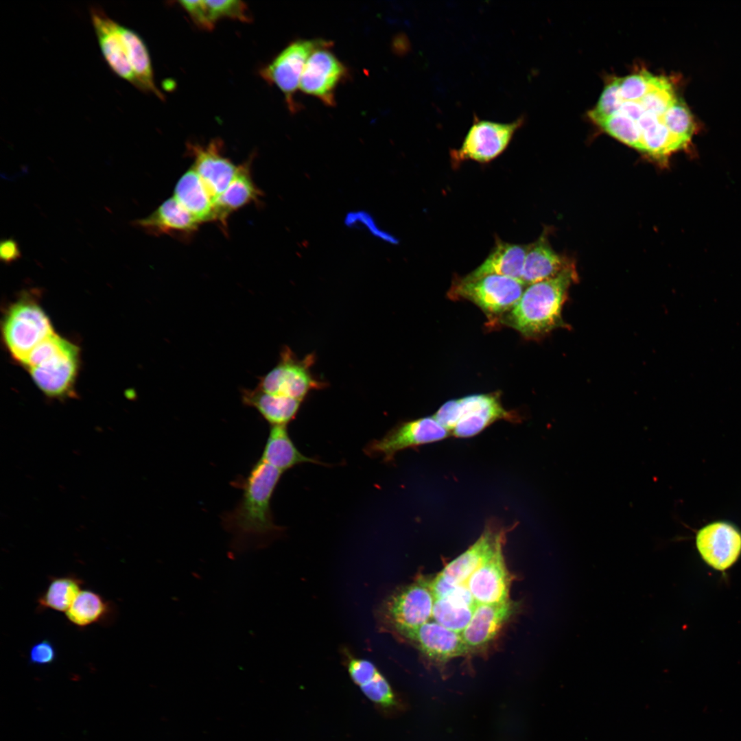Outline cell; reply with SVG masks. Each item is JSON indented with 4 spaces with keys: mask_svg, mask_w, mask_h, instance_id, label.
<instances>
[{
    "mask_svg": "<svg viewBox=\"0 0 741 741\" xmlns=\"http://www.w3.org/2000/svg\"><path fill=\"white\" fill-rule=\"evenodd\" d=\"M283 473L259 459L247 477L237 482L242 497L222 516V526L231 535L232 554L265 548L283 533L284 528L274 523L270 504Z\"/></svg>",
    "mask_w": 741,
    "mask_h": 741,
    "instance_id": "1",
    "label": "cell"
},
{
    "mask_svg": "<svg viewBox=\"0 0 741 741\" xmlns=\"http://www.w3.org/2000/svg\"><path fill=\"white\" fill-rule=\"evenodd\" d=\"M576 276L570 264L556 276L528 285L516 305L502 317V322L529 338L566 327L562 309Z\"/></svg>",
    "mask_w": 741,
    "mask_h": 741,
    "instance_id": "2",
    "label": "cell"
},
{
    "mask_svg": "<svg viewBox=\"0 0 741 741\" xmlns=\"http://www.w3.org/2000/svg\"><path fill=\"white\" fill-rule=\"evenodd\" d=\"M78 347L55 333L30 353L23 364L38 388L50 397L64 395L75 381Z\"/></svg>",
    "mask_w": 741,
    "mask_h": 741,
    "instance_id": "3",
    "label": "cell"
},
{
    "mask_svg": "<svg viewBox=\"0 0 741 741\" xmlns=\"http://www.w3.org/2000/svg\"><path fill=\"white\" fill-rule=\"evenodd\" d=\"M444 425L456 438L478 434L491 423L504 419L515 421L517 416L504 408L495 394H478L447 401L439 409Z\"/></svg>",
    "mask_w": 741,
    "mask_h": 741,
    "instance_id": "4",
    "label": "cell"
},
{
    "mask_svg": "<svg viewBox=\"0 0 741 741\" xmlns=\"http://www.w3.org/2000/svg\"><path fill=\"white\" fill-rule=\"evenodd\" d=\"M315 362L314 353L299 358L290 347L284 346L277 364L259 378L256 388L269 394L303 401L311 392L328 386L313 374L311 367Z\"/></svg>",
    "mask_w": 741,
    "mask_h": 741,
    "instance_id": "5",
    "label": "cell"
},
{
    "mask_svg": "<svg viewBox=\"0 0 741 741\" xmlns=\"http://www.w3.org/2000/svg\"><path fill=\"white\" fill-rule=\"evenodd\" d=\"M525 286L520 281L500 275L466 276L455 281L449 296L473 303L490 318L502 317L519 301Z\"/></svg>",
    "mask_w": 741,
    "mask_h": 741,
    "instance_id": "6",
    "label": "cell"
},
{
    "mask_svg": "<svg viewBox=\"0 0 741 741\" xmlns=\"http://www.w3.org/2000/svg\"><path fill=\"white\" fill-rule=\"evenodd\" d=\"M50 321L34 301L21 299L8 310L3 324V335L11 355L23 364L40 343L54 334Z\"/></svg>",
    "mask_w": 741,
    "mask_h": 741,
    "instance_id": "7",
    "label": "cell"
},
{
    "mask_svg": "<svg viewBox=\"0 0 741 741\" xmlns=\"http://www.w3.org/2000/svg\"><path fill=\"white\" fill-rule=\"evenodd\" d=\"M524 122L521 116L513 121L503 123L482 119L474 115L461 146L451 151V157L460 162L466 160L489 162L505 150Z\"/></svg>",
    "mask_w": 741,
    "mask_h": 741,
    "instance_id": "8",
    "label": "cell"
},
{
    "mask_svg": "<svg viewBox=\"0 0 741 741\" xmlns=\"http://www.w3.org/2000/svg\"><path fill=\"white\" fill-rule=\"evenodd\" d=\"M449 435L433 416H425L398 423L381 438L370 441L364 451L370 457H381L390 463L400 451L439 441Z\"/></svg>",
    "mask_w": 741,
    "mask_h": 741,
    "instance_id": "9",
    "label": "cell"
},
{
    "mask_svg": "<svg viewBox=\"0 0 741 741\" xmlns=\"http://www.w3.org/2000/svg\"><path fill=\"white\" fill-rule=\"evenodd\" d=\"M327 41L321 39H299L285 47L260 71L261 77L274 84L284 94L291 112L298 109L294 94L299 84L304 67L311 54Z\"/></svg>",
    "mask_w": 741,
    "mask_h": 741,
    "instance_id": "10",
    "label": "cell"
},
{
    "mask_svg": "<svg viewBox=\"0 0 741 741\" xmlns=\"http://www.w3.org/2000/svg\"><path fill=\"white\" fill-rule=\"evenodd\" d=\"M331 45L327 42L311 54L299 84L302 92L329 106L335 104L336 89L349 76L346 67L330 50Z\"/></svg>",
    "mask_w": 741,
    "mask_h": 741,
    "instance_id": "11",
    "label": "cell"
},
{
    "mask_svg": "<svg viewBox=\"0 0 741 741\" xmlns=\"http://www.w3.org/2000/svg\"><path fill=\"white\" fill-rule=\"evenodd\" d=\"M434 597L424 578L395 595L388 607L390 619L403 636L432 619Z\"/></svg>",
    "mask_w": 741,
    "mask_h": 741,
    "instance_id": "12",
    "label": "cell"
},
{
    "mask_svg": "<svg viewBox=\"0 0 741 741\" xmlns=\"http://www.w3.org/2000/svg\"><path fill=\"white\" fill-rule=\"evenodd\" d=\"M696 545L709 566L724 571L733 565L741 554V533L728 522H712L699 530Z\"/></svg>",
    "mask_w": 741,
    "mask_h": 741,
    "instance_id": "13",
    "label": "cell"
},
{
    "mask_svg": "<svg viewBox=\"0 0 741 741\" xmlns=\"http://www.w3.org/2000/svg\"><path fill=\"white\" fill-rule=\"evenodd\" d=\"M504 539L467 581L466 585L477 604H498L510 600L511 576L503 554Z\"/></svg>",
    "mask_w": 741,
    "mask_h": 741,
    "instance_id": "14",
    "label": "cell"
},
{
    "mask_svg": "<svg viewBox=\"0 0 741 741\" xmlns=\"http://www.w3.org/2000/svg\"><path fill=\"white\" fill-rule=\"evenodd\" d=\"M222 148L219 139H213L205 145L187 144L189 154L193 159L192 168L214 200L226 190L239 167L224 156Z\"/></svg>",
    "mask_w": 741,
    "mask_h": 741,
    "instance_id": "15",
    "label": "cell"
},
{
    "mask_svg": "<svg viewBox=\"0 0 741 741\" xmlns=\"http://www.w3.org/2000/svg\"><path fill=\"white\" fill-rule=\"evenodd\" d=\"M90 14L101 52L110 69L117 76L137 87L136 78L120 32V24L99 6H92Z\"/></svg>",
    "mask_w": 741,
    "mask_h": 741,
    "instance_id": "16",
    "label": "cell"
},
{
    "mask_svg": "<svg viewBox=\"0 0 741 741\" xmlns=\"http://www.w3.org/2000/svg\"><path fill=\"white\" fill-rule=\"evenodd\" d=\"M404 637L414 642L423 654L438 665L469 653L461 633L450 630L432 620L426 622Z\"/></svg>",
    "mask_w": 741,
    "mask_h": 741,
    "instance_id": "17",
    "label": "cell"
},
{
    "mask_svg": "<svg viewBox=\"0 0 741 741\" xmlns=\"http://www.w3.org/2000/svg\"><path fill=\"white\" fill-rule=\"evenodd\" d=\"M516 607L510 599L498 604H478L469 623L461 633L469 653L487 646L515 613Z\"/></svg>",
    "mask_w": 741,
    "mask_h": 741,
    "instance_id": "18",
    "label": "cell"
},
{
    "mask_svg": "<svg viewBox=\"0 0 741 741\" xmlns=\"http://www.w3.org/2000/svg\"><path fill=\"white\" fill-rule=\"evenodd\" d=\"M504 531L486 527L478 539L464 552L449 562L439 573L446 581L466 585L472 574L495 552L505 538Z\"/></svg>",
    "mask_w": 741,
    "mask_h": 741,
    "instance_id": "19",
    "label": "cell"
},
{
    "mask_svg": "<svg viewBox=\"0 0 741 741\" xmlns=\"http://www.w3.org/2000/svg\"><path fill=\"white\" fill-rule=\"evenodd\" d=\"M148 234H163L187 237L198 230L200 223L172 197L163 202L148 216L132 222Z\"/></svg>",
    "mask_w": 741,
    "mask_h": 741,
    "instance_id": "20",
    "label": "cell"
},
{
    "mask_svg": "<svg viewBox=\"0 0 741 741\" xmlns=\"http://www.w3.org/2000/svg\"><path fill=\"white\" fill-rule=\"evenodd\" d=\"M250 162L238 167V169L226 190L215 200V220L225 228L229 215L252 202L257 201L262 195L254 183L250 174Z\"/></svg>",
    "mask_w": 741,
    "mask_h": 741,
    "instance_id": "21",
    "label": "cell"
},
{
    "mask_svg": "<svg viewBox=\"0 0 741 741\" xmlns=\"http://www.w3.org/2000/svg\"><path fill=\"white\" fill-rule=\"evenodd\" d=\"M174 198L200 224L215 220V200L192 167L178 181Z\"/></svg>",
    "mask_w": 741,
    "mask_h": 741,
    "instance_id": "22",
    "label": "cell"
},
{
    "mask_svg": "<svg viewBox=\"0 0 741 741\" xmlns=\"http://www.w3.org/2000/svg\"><path fill=\"white\" fill-rule=\"evenodd\" d=\"M241 395L243 403L255 408L271 426L287 425L296 418L303 402L269 394L257 388L243 389Z\"/></svg>",
    "mask_w": 741,
    "mask_h": 741,
    "instance_id": "23",
    "label": "cell"
},
{
    "mask_svg": "<svg viewBox=\"0 0 741 741\" xmlns=\"http://www.w3.org/2000/svg\"><path fill=\"white\" fill-rule=\"evenodd\" d=\"M570 264L554 252L548 242L541 237L527 246L521 281L525 285H530L552 278Z\"/></svg>",
    "mask_w": 741,
    "mask_h": 741,
    "instance_id": "24",
    "label": "cell"
},
{
    "mask_svg": "<svg viewBox=\"0 0 741 741\" xmlns=\"http://www.w3.org/2000/svg\"><path fill=\"white\" fill-rule=\"evenodd\" d=\"M180 5L200 27L210 30L222 19L250 21L247 5L238 0L180 1Z\"/></svg>",
    "mask_w": 741,
    "mask_h": 741,
    "instance_id": "25",
    "label": "cell"
},
{
    "mask_svg": "<svg viewBox=\"0 0 741 741\" xmlns=\"http://www.w3.org/2000/svg\"><path fill=\"white\" fill-rule=\"evenodd\" d=\"M526 250L527 247L521 245L498 242L483 263L467 277L495 274L521 281Z\"/></svg>",
    "mask_w": 741,
    "mask_h": 741,
    "instance_id": "26",
    "label": "cell"
},
{
    "mask_svg": "<svg viewBox=\"0 0 741 741\" xmlns=\"http://www.w3.org/2000/svg\"><path fill=\"white\" fill-rule=\"evenodd\" d=\"M287 425L271 426L268 437L259 460L282 472L302 463L325 465L317 459L303 454L290 437Z\"/></svg>",
    "mask_w": 741,
    "mask_h": 741,
    "instance_id": "27",
    "label": "cell"
},
{
    "mask_svg": "<svg viewBox=\"0 0 741 741\" xmlns=\"http://www.w3.org/2000/svg\"><path fill=\"white\" fill-rule=\"evenodd\" d=\"M119 27L136 78L137 88L163 98L162 93L155 84L150 56L143 40L132 29L122 25Z\"/></svg>",
    "mask_w": 741,
    "mask_h": 741,
    "instance_id": "28",
    "label": "cell"
},
{
    "mask_svg": "<svg viewBox=\"0 0 741 741\" xmlns=\"http://www.w3.org/2000/svg\"><path fill=\"white\" fill-rule=\"evenodd\" d=\"M114 609L113 604L99 593L86 589L80 591L65 615L72 624L83 628L110 620Z\"/></svg>",
    "mask_w": 741,
    "mask_h": 741,
    "instance_id": "29",
    "label": "cell"
},
{
    "mask_svg": "<svg viewBox=\"0 0 741 741\" xmlns=\"http://www.w3.org/2000/svg\"><path fill=\"white\" fill-rule=\"evenodd\" d=\"M83 581L71 574L54 576L38 598L39 609L67 611L80 592Z\"/></svg>",
    "mask_w": 741,
    "mask_h": 741,
    "instance_id": "30",
    "label": "cell"
},
{
    "mask_svg": "<svg viewBox=\"0 0 741 741\" xmlns=\"http://www.w3.org/2000/svg\"><path fill=\"white\" fill-rule=\"evenodd\" d=\"M476 606L449 598H435L432 620L461 633L469 623Z\"/></svg>",
    "mask_w": 741,
    "mask_h": 741,
    "instance_id": "31",
    "label": "cell"
},
{
    "mask_svg": "<svg viewBox=\"0 0 741 741\" xmlns=\"http://www.w3.org/2000/svg\"><path fill=\"white\" fill-rule=\"evenodd\" d=\"M359 687L369 701L385 712L395 713L403 709L399 697L380 672Z\"/></svg>",
    "mask_w": 741,
    "mask_h": 741,
    "instance_id": "32",
    "label": "cell"
},
{
    "mask_svg": "<svg viewBox=\"0 0 741 741\" xmlns=\"http://www.w3.org/2000/svg\"><path fill=\"white\" fill-rule=\"evenodd\" d=\"M606 132L621 142L641 151V135L633 121L615 113L598 124Z\"/></svg>",
    "mask_w": 741,
    "mask_h": 741,
    "instance_id": "33",
    "label": "cell"
},
{
    "mask_svg": "<svg viewBox=\"0 0 741 741\" xmlns=\"http://www.w3.org/2000/svg\"><path fill=\"white\" fill-rule=\"evenodd\" d=\"M665 125L674 137L686 145L690 141L694 124L692 115L685 104L679 98L667 110Z\"/></svg>",
    "mask_w": 741,
    "mask_h": 741,
    "instance_id": "34",
    "label": "cell"
},
{
    "mask_svg": "<svg viewBox=\"0 0 741 741\" xmlns=\"http://www.w3.org/2000/svg\"><path fill=\"white\" fill-rule=\"evenodd\" d=\"M619 78H615L604 87L598 102L589 116L597 125L615 113L620 107Z\"/></svg>",
    "mask_w": 741,
    "mask_h": 741,
    "instance_id": "35",
    "label": "cell"
},
{
    "mask_svg": "<svg viewBox=\"0 0 741 741\" xmlns=\"http://www.w3.org/2000/svg\"><path fill=\"white\" fill-rule=\"evenodd\" d=\"M349 228H364L373 236L390 244H397L398 239L389 232L382 229L373 216L368 211L359 210L348 213L344 220Z\"/></svg>",
    "mask_w": 741,
    "mask_h": 741,
    "instance_id": "36",
    "label": "cell"
},
{
    "mask_svg": "<svg viewBox=\"0 0 741 741\" xmlns=\"http://www.w3.org/2000/svg\"><path fill=\"white\" fill-rule=\"evenodd\" d=\"M652 75L647 71H641L619 78L620 98L631 101L640 99L649 89Z\"/></svg>",
    "mask_w": 741,
    "mask_h": 741,
    "instance_id": "37",
    "label": "cell"
},
{
    "mask_svg": "<svg viewBox=\"0 0 741 741\" xmlns=\"http://www.w3.org/2000/svg\"><path fill=\"white\" fill-rule=\"evenodd\" d=\"M57 652L54 644L48 639L37 642L30 648L28 654L29 663L36 666H48L54 663Z\"/></svg>",
    "mask_w": 741,
    "mask_h": 741,
    "instance_id": "38",
    "label": "cell"
},
{
    "mask_svg": "<svg viewBox=\"0 0 741 741\" xmlns=\"http://www.w3.org/2000/svg\"><path fill=\"white\" fill-rule=\"evenodd\" d=\"M347 669L352 681L358 687L367 682L379 672L372 662L366 659L355 658L349 660Z\"/></svg>",
    "mask_w": 741,
    "mask_h": 741,
    "instance_id": "39",
    "label": "cell"
},
{
    "mask_svg": "<svg viewBox=\"0 0 741 741\" xmlns=\"http://www.w3.org/2000/svg\"><path fill=\"white\" fill-rule=\"evenodd\" d=\"M21 257L18 242L13 238L2 239L0 242V259L5 263H10Z\"/></svg>",
    "mask_w": 741,
    "mask_h": 741,
    "instance_id": "40",
    "label": "cell"
}]
</instances>
